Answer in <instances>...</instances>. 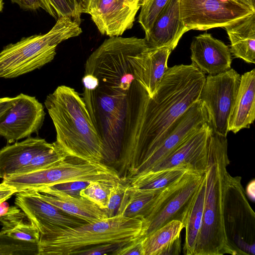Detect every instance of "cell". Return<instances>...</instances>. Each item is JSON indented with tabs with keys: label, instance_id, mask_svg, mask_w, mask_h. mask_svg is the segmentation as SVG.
<instances>
[{
	"label": "cell",
	"instance_id": "83f0119b",
	"mask_svg": "<svg viewBox=\"0 0 255 255\" xmlns=\"http://www.w3.org/2000/svg\"><path fill=\"white\" fill-rule=\"evenodd\" d=\"M184 228L179 220H172L143 238L144 255H160L172 241L180 237Z\"/></svg>",
	"mask_w": 255,
	"mask_h": 255
},
{
	"label": "cell",
	"instance_id": "7bdbcfd3",
	"mask_svg": "<svg viewBox=\"0 0 255 255\" xmlns=\"http://www.w3.org/2000/svg\"><path fill=\"white\" fill-rule=\"evenodd\" d=\"M80 4L82 12L89 14L95 7V0H81Z\"/></svg>",
	"mask_w": 255,
	"mask_h": 255
},
{
	"label": "cell",
	"instance_id": "e575fe53",
	"mask_svg": "<svg viewBox=\"0 0 255 255\" xmlns=\"http://www.w3.org/2000/svg\"><path fill=\"white\" fill-rule=\"evenodd\" d=\"M128 243H112L96 245L81 250L77 252L75 255H113L115 252Z\"/></svg>",
	"mask_w": 255,
	"mask_h": 255
},
{
	"label": "cell",
	"instance_id": "d6986e66",
	"mask_svg": "<svg viewBox=\"0 0 255 255\" xmlns=\"http://www.w3.org/2000/svg\"><path fill=\"white\" fill-rule=\"evenodd\" d=\"M52 143L39 137L25 139L6 145L0 149V179L16 174L37 154L50 147Z\"/></svg>",
	"mask_w": 255,
	"mask_h": 255
},
{
	"label": "cell",
	"instance_id": "ab89813d",
	"mask_svg": "<svg viewBox=\"0 0 255 255\" xmlns=\"http://www.w3.org/2000/svg\"><path fill=\"white\" fill-rule=\"evenodd\" d=\"M17 192L16 189L8 185L2 181L0 183V203L8 200Z\"/></svg>",
	"mask_w": 255,
	"mask_h": 255
},
{
	"label": "cell",
	"instance_id": "6da1fadb",
	"mask_svg": "<svg viewBox=\"0 0 255 255\" xmlns=\"http://www.w3.org/2000/svg\"><path fill=\"white\" fill-rule=\"evenodd\" d=\"M206 76L191 63L168 67L150 97L135 79L127 96L120 155L114 164L130 180L167 137L174 122L199 100Z\"/></svg>",
	"mask_w": 255,
	"mask_h": 255
},
{
	"label": "cell",
	"instance_id": "8fae6325",
	"mask_svg": "<svg viewBox=\"0 0 255 255\" xmlns=\"http://www.w3.org/2000/svg\"><path fill=\"white\" fill-rule=\"evenodd\" d=\"M255 13L234 0H180L181 18L188 30L224 27Z\"/></svg>",
	"mask_w": 255,
	"mask_h": 255
},
{
	"label": "cell",
	"instance_id": "52a82bcc",
	"mask_svg": "<svg viewBox=\"0 0 255 255\" xmlns=\"http://www.w3.org/2000/svg\"><path fill=\"white\" fill-rule=\"evenodd\" d=\"M2 181L18 192L67 182L118 181H120V178L114 168L109 165L68 156L63 161L52 167L14 174Z\"/></svg>",
	"mask_w": 255,
	"mask_h": 255
},
{
	"label": "cell",
	"instance_id": "4dcf8cb0",
	"mask_svg": "<svg viewBox=\"0 0 255 255\" xmlns=\"http://www.w3.org/2000/svg\"><path fill=\"white\" fill-rule=\"evenodd\" d=\"M117 181H92L80 192V195L105 210L107 207L109 195Z\"/></svg>",
	"mask_w": 255,
	"mask_h": 255
},
{
	"label": "cell",
	"instance_id": "9a60e30c",
	"mask_svg": "<svg viewBox=\"0 0 255 255\" xmlns=\"http://www.w3.org/2000/svg\"><path fill=\"white\" fill-rule=\"evenodd\" d=\"M15 195V205L27 215L40 234L54 227L73 228L86 223L42 200L32 191L18 192Z\"/></svg>",
	"mask_w": 255,
	"mask_h": 255
},
{
	"label": "cell",
	"instance_id": "74e56055",
	"mask_svg": "<svg viewBox=\"0 0 255 255\" xmlns=\"http://www.w3.org/2000/svg\"><path fill=\"white\" fill-rule=\"evenodd\" d=\"M142 240L139 238L126 244L113 255H144Z\"/></svg>",
	"mask_w": 255,
	"mask_h": 255
},
{
	"label": "cell",
	"instance_id": "8d00e7d4",
	"mask_svg": "<svg viewBox=\"0 0 255 255\" xmlns=\"http://www.w3.org/2000/svg\"><path fill=\"white\" fill-rule=\"evenodd\" d=\"M90 181H72L49 186L73 196H79L81 190L86 187Z\"/></svg>",
	"mask_w": 255,
	"mask_h": 255
},
{
	"label": "cell",
	"instance_id": "d590c367",
	"mask_svg": "<svg viewBox=\"0 0 255 255\" xmlns=\"http://www.w3.org/2000/svg\"><path fill=\"white\" fill-rule=\"evenodd\" d=\"M11 1L25 10H35L42 8L56 20L58 19L55 10L47 0H11Z\"/></svg>",
	"mask_w": 255,
	"mask_h": 255
},
{
	"label": "cell",
	"instance_id": "f6af8a7d",
	"mask_svg": "<svg viewBox=\"0 0 255 255\" xmlns=\"http://www.w3.org/2000/svg\"><path fill=\"white\" fill-rule=\"evenodd\" d=\"M255 10V0H234Z\"/></svg>",
	"mask_w": 255,
	"mask_h": 255
},
{
	"label": "cell",
	"instance_id": "603a6c76",
	"mask_svg": "<svg viewBox=\"0 0 255 255\" xmlns=\"http://www.w3.org/2000/svg\"><path fill=\"white\" fill-rule=\"evenodd\" d=\"M231 42L230 52L236 58L255 63V13L224 27Z\"/></svg>",
	"mask_w": 255,
	"mask_h": 255
},
{
	"label": "cell",
	"instance_id": "4316f807",
	"mask_svg": "<svg viewBox=\"0 0 255 255\" xmlns=\"http://www.w3.org/2000/svg\"><path fill=\"white\" fill-rule=\"evenodd\" d=\"M163 190H139L130 186L128 197L121 214L143 221L151 213Z\"/></svg>",
	"mask_w": 255,
	"mask_h": 255
},
{
	"label": "cell",
	"instance_id": "7a4b0ae2",
	"mask_svg": "<svg viewBox=\"0 0 255 255\" xmlns=\"http://www.w3.org/2000/svg\"><path fill=\"white\" fill-rule=\"evenodd\" d=\"M44 105L55 127V142L63 151L69 157L102 163V139L78 92L59 86L46 97Z\"/></svg>",
	"mask_w": 255,
	"mask_h": 255
},
{
	"label": "cell",
	"instance_id": "ee69618b",
	"mask_svg": "<svg viewBox=\"0 0 255 255\" xmlns=\"http://www.w3.org/2000/svg\"><path fill=\"white\" fill-rule=\"evenodd\" d=\"M255 180L251 181L247 185L246 188V195L253 201H255Z\"/></svg>",
	"mask_w": 255,
	"mask_h": 255
},
{
	"label": "cell",
	"instance_id": "9c48e42d",
	"mask_svg": "<svg viewBox=\"0 0 255 255\" xmlns=\"http://www.w3.org/2000/svg\"><path fill=\"white\" fill-rule=\"evenodd\" d=\"M240 81L241 75L233 68L206 77L199 99L207 112L209 125L219 135L227 136L228 120Z\"/></svg>",
	"mask_w": 255,
	"mask_h": 255
},
{
	"label": "cell",
	"instance_id": "681fc988",
	"mask_svg": "<svg viewBox=\"0 0 255 255\" xmlns=\"http://www.w3.org/2000/svg\"><path fill=\"white\" fill-rule=\"evenodd\" d=\"M79 0L80 2L81 0Z\"/></svg>",
	"mask_w": 255,
	"mask_h": 255
},
{
	"label": "cell",
	"instance_id": "cb8c5ba5",
	"mask_svg": "<svg viewBox=\"0 0 255 255\" xmlns=\"http://www.w3.org/2000/svg\"><path fill=\"white\" fill-rule=\"evenodd\" d=\"M206 189V178L203 175L190 203L183 221L185 229L184 253L194 255L198 235L201 227Z\"/></svg>",
	"mask_w": 255,
	"mask_h": 255
},
{
	"label": "cell",
	"instance_id": "ba28073f",
	"mask_svg": "<svg viewBox=\"0 0 255 255\" xmlns=\"http://www.w3.org/2000/svg\"><path fill=\"white\" fill-rule=\"evenodd\" d=\"M241 183L228 173L225 189L223 224L231 255H255V216Z\"/></svg>",
	"mask_w": 255,
	"mask_h": 255
},
{
	"label": "cell",
	"instance_id": "836d02e7",
	"mask_svg": "<svg viewBox=\"0 0 255 255\" xmlns=\"http://www.w3.org/2000/svg\"><path fill=\"white\" fill-rule=\"evenodd\" d=\"M55 10L58 18L68 17L79 24L83 13L79 0H47Z\"/></svg>",
	"mask_w": 255,
	"mask_h": 255
},
{
	"label": "cell",
	"instance_id": "7c38bea8",
	"mask_svg": "<svg viewBox=\"0 0 255 255\" xmlns=\"http://www.w3.org/2000/svg\"><path fill=\"white\" fill-rule=\"evenodd\" d=\"M45 115L43 105L35 97L21 93L0 118V136L8 143L30 137L38 133Z\"/></svg>",
	"mask_w": 255,
	"mask_h": 255
},
{
	"label": "cell",
	"instance_id": "d6a6232c",
	"mask_svg": "<svg viewBox=\"0 0 255 255\" xmlns=\"http://www.w3.org/2000/svg\"><path fill=\"white\" fill-rule=\"evenodd\" d=\"M169 0H144L139 13L138 22L147 34L155 19Z\"/></svg>",
	"mask_w": 255,
	"mask_h": 255
},
{
	"label": "cell",
	"instance_id": "8992f818",
	"mask_svg": "<svg viewBox=\"0 0 255 255\" xmlns=\"http://www.w3.org/2000/svg\"><path fill=\"white\" fill-rule=\"evenodd\" d=\"M80 24L59 17L47 33L23 38L0 52V78H13L39 69L54 59L57 45L80 35Z\"/></svg>",
	"mask_w": 255,
	"mask_h": 255
},
{
	"label": "cell",
	"instance_id": "f546056e",
	"mask_svg": "<svg viewBox=\"0 0 255 255\" xmlns=\"http://www.w3.org/2000/svg\"><path fill=\"white\" fill-rule=\"evenodd\" d=\"M0 255H39L38 245L14 239L0 231Z\"/></svg>",
	"mask_w": 255,
	"mask_h": 255
},
{
	"label": "cell",
	"instance_id": "44dd1931",
	"mask_svg": "<svg viewBox=\"0 0 255 255\" xmlns=\"http://www.w3.org/2000/svg\"><path fill=\"white\" fill-rule=\"evenodd\" d=\"M172 50L167 47L148 49L142 54L134 71L135 79L152 97L167 71Z\"/></svg>",
	"mask_w": 255,
	"mask_h": 255
},
{
	"label": "cell",
	"instance_id": "bcb514c9",
	"mask_svg": "<svg viewBox=\"0 0 255 255\" xmlns=\"http://www.w3.org/2000/svg\"><path fill=\"white\" fill-rule=\"evenodd\" d=\"M9 206L5 201L0 203V217L5 215L8 211Z\"/></svg>",
	"mask_w": 255,
	"mask_h": 255
},
{
	"label": "cell",
	"instance_id": "f35d334b",
	"mask_svg": "<svg viewBox=\"0 0 255 255\" xmlns=\"http://www.w3.org/2000/svg\"><path fill=\"white\" fill-rule=\"evenodd\" d=\"M181 252V238H177L170 243L160 254V255H178Z\"/></svg>",
	"mask_w": 255,
	"mask_h": 255
},
{
	"label": "cell",
	"instance_id": "4fadbf2b",
	"mask_svg": "<svg viewBox=\"0 0 255 255\" xmlns=\"http://www.w3.org/2000/svg\"><path fill=\"white\" fill-rule=\"evenodd\" d=\"M212 130L209 124L205 123L157 162L150 171L182 168L200 175L204 174L207 166L208 140Z\"/></svg>",
	"mask_w": 255,
	"mask_h": 255
},
{
	"label": "cell",
	"instance_id": "3957f363",
	"mask_svg": "<svg viewBox=\"0 0 255 255\" xmlns=\"http://www.w3.org/2000/svg\"><path fill=\"white\" fill-rule=\"evenodd\" d=\"M230 163L227 137L212 130L208 140L206 189L201 227L194 255L231 254L223 224V207Z\"/></svg>",
	"mask_w": 255,
	"mask_h": 255
},
{
	"label": "cell",
	"instance_id": "e0dca14e",
	"mask_svg": "<svg viewBox=\"0 0 255 255\" xmlns=\"http://www.w3.org/2000/svg\"><path fill=\"white\" fill-rule=\"evenodd\" d=\"M188 31L181 18L180 0H169L144 39L149 48L167 47L173 50Z\"/></svg>",
	"mask_w": 255,
	"mask_h": 255
},
{
	"label": "cell",
	"instance_id": "2e32d148",
	"mask_svg": "<svg viewBox=\"0 0 255 255\" xmlns=\"http://www.w3.org/2000/svg\"><path fill=\"white\" fill-rule=\"evenodd\" d=\"M190 50L192 63L204 73L214 75L231 68L230 48L210 33L205 32L194 37Z\"/></svg>",
	"mask_w": 255,
	"mask_h": 255
},
{
	"label": "cell",
	"instance_id": "b9f144b4",
	"mask_svg": "<svg viewBox=\"0 0 255 255\" xmlns=\"http://www.w3.org/2000/svg\"><path fill=\"white\" fill-rule=\"evenodd\" d=\"M144 0H125V5L136 14L140 8Z\"/></svg>",
	"mask_w": 255,
	"mask_h": 255
},
{
	"label": "cell",
	"instance_id": "7402d4cb",
	"mask_svg": "<svg viewBox=\"0 0 255 255\" xmlns=\"http://www.w3.org/2000/svg\"><path fill=\"white\" fill-rule=\"evenodd\" d=\"M89 14L99 32L110 37L120 36L131 28L135 17L124 10L116 0H99Z\"/></svg>",
	"mask_w": 255,
	"mask_h": 255
},
{
	"label": "cell",
	"instance_id": "30bf717a",
	"mask_svg": "<svg viewBox=\"0 0 255 255\" xmlns=\"http://www.w3.org/2000/svg\"><path fill=\"white\" fill-rule=\"evenodd\" d=\"M203 175L187 171L180 180L162 191L151 213L143 220L142 238L171 221L183 223Z\"/></svg>",
	"mask_w": 255,
	"mask_h": 255
},
{
	"label": "cell",
	"instance_id": "f1b7e54d",
	"mask_svg": "<svg viewBox=\"0 0 255 255\" xmlns=\"http://www.w3.org/2000/svg\"><path fill=\"white\" fill-rule=\"evenodd\" d=\"M68 157L55 141L50 147L35 155L27 165L15 174L46 169L60 163Z\"/></svg>",
	"mask_w": 255,
	"mask_h": 255
},
{
	"label": "cell",
	"instance_id": "7dc6e473",
	"mask_svg": "<svg viewBox=\"0 0 255 255\" xmlns=\"http://www.w3.org/2000/svg\"><path fill=\"white\" fill-rule=\"evenodd\" d=\"M3 7V0H0V12L2 11Z\"/></svg>",
	"mask_w": 255,
	"mask_h": 255
},
{
	"label": "cell",
	"instance_id": "5bb4252c",
	"mask_svg": "<svg viewBox=\"0 0 255 255\" xmlns=\"http://www.w3.org/2000/svg\"><path fill=\"white\" fill-rule=\"evenodd\" d=\"M205 123L209 124L207 112L199 99L192 104L171 125L169 134L152 154L138 168L128 182L150 170L173 149Z\"/></svg>",
	"mask_w": 255,
	"mask_h": 255
},
{
	"label": "cell",
	"instance_id": "5b68a950",
	"mask_svg": "<svg viewBox=\"0 0 255 255\" xmlns=\"http://www.w3.org/2000/svg\"><path fill=\"white\" fill-rule=\"evenodd\" d=\"M144 38L111 37L89 57L85 73L98 80L94 90L110 96L127 98L134 71L142 54L148 49Z\"/></svg>",
	"mask_w": 255,
	"mask_h": 255
},
{
	"label": "cell",
	"instance_id": "277c9868",
	"mask_svg": "<svg viewBox=\"0 0 255 255\" xmlns=\"http://www.w3.org/2000/svg\"><path fill=\"white\" fill-rule=\"evenodd\" d=\"M144 223L122 214L68 228L54 227L40 234L39 255H75L105 243H128L142 238Z\"/></svg>",
	"mask_w": 255,
	"mask_h": 255
},
{
	"label": "cell",
	"instance_id": "ffe728a7",
	"mask_svg": "<svg viewBox=\"0 0 255 255\" xmlns=\"http://www.w3.org/2000/svg\"><path fill=\"white\" fill-rule=\"evenodd\" d=\"M255 119V70L241 76L237 95L228 120V131L249 128Z\"/></svg>",
	"mask_w": 255,
	"mask_h": 255
},
{
	"label": "cell",
	"instance_id": "d4e9b609",
	"mask_svg": "<svg viewBox=\"0 0 255 255\" xmlns=\"http://www.w3.org/2000/svg\"><path fill=\"white\" fill-rule=\"evenodd\" d=\"M1 232L14 239L38 243L40 233L27 215L17 206L9 207L0 217Z\"/></svg>",
	"mask_w": 255,
	"mask_h": 255
},
{
	"label": "cell",
	"instance_id": "60d3db41",
	"mask_svg": "<svg viewBox=\"0 0 255 255\" xmlns=\"http://www.w3.org/2000/svg\"><path fill=\"white\" fill-rule=\"evenodd\" d=\"M14 99L15 97H3L0 101V118L11 107Z\"/></svg>",
	"mask_w": 255,
	"mask_h": 255
},
{
	"label": "cell",
	"instance_id": "484cf974",
	"mask_svg": "<svg viewBox=\"0 0 255 255\" xmlns=\"http://www.w3.org/2000/svg\"><path fill=\"white\" fill-rule=\"evenodd\" d=\"M187 171L182 168L150 171L132 179L128 184L139 190H162L177 182Z\"/></svg>",
	"mask_w": 255,
	"mask_h": 255
},
{
	"label": "cell",
	"instance_id": "c3c4849f",
	"mask_svg": "<svg viewBox=\"0 0 255 255\" xmlns=\"http://www.w3.org/2000/svg\"><path fill=\"white\" fill-rule=\"evenodd\" d=\"M2 99V98H0V101Z\"/></svg>",
	"mask_w": 255,
	"mask_h": 255
},
{
	"label": "cell",
	"instance_id": "1f68e13d",
	"mask_svg": "<svg viewBox=\"0 0 255 255\" xmlns=\"http://www.w3.org/2000/svg\"><path fill=\"white\" fill-rule=\"evenodd\" d=\"M130 185L122 181L115 182L111 190L107 207L105 209L108 218L121 214L130 192Z\"/></svg>",
	"mask_w": 255,
	"mask_h": 255
},
{
	"label": "cell",
	"instance_id": "ac0fdd59",
	"mask_svg": "<svg viewBox=\"0 0 255 255\" xmlns=\"http://www.w3.org/2000/svg\"><path fill=\"white\" fill-rule=\"evenodd\" d=\"M30 191L65 213L86 222H95L108 218L104 210L81 196H73L50 186Z\"/></svg>",
	"mask_w": 255,
	"mask_h": 255
}]
</instances>
